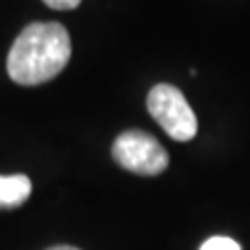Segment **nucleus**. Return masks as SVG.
Here are the masks:
<instances>
[{
  "label": "nucleus",
  "mask_w": 250,
  "mask_h": 250,
  "mask_svg": "<svg viewBox=\"0 0 250 250\" xmlns=\"http://www.w3.org/2000/svg\"><path fill=\"white\" fill-rule=\"evenodd\" d=\"M71 59V38L57 21L31 23L17 36L9 50L6 71L21 85L50 82Z\"/></svg>",
  "instance_id": "1"
},
{
  "label": "nucleus",
  "mask_w": 250,
  "mask_h": 250,
  "mask_svg": "<svg viewBox=\"0 0 250 250\" xmlns=\"http://www.w3.org/2000/svg\"><path fill=\"white\" fill-rule=\"evenodd\" d=\"M148 113L175 142H190L198 131V119L186 96L171 83L154 85L148 94Z\"/></svg>",
  "instance_id": "2"
},
{
  "label": "nucleus",
  "mask_w": 250,
  "mask_h": 250,
  "mask_svg": "<svg viewBox=\"0 0 250 250\" xmlns=\"http://www.w3.org/2000/svg\"><path fill=\"white\" fill-rule=\"evenodd\" d=\"M113 156L123 169L136 175H161L169 165V154L154 136L140 129H129L117 136Z\"/></svg>",
  "instance_id": "3"
},
{
  "label": "nucleus",
  "mask_w": 250,
  "mask_h": 250,
  "mask_svg": "<svg viewBox=\"0 0 250 250\" xmlns=\"http://www.w3.org/2000/svg\"><path fill=\"white\" fill-rule=\"evenodd\" d=\"M31 182L27 175H0V208H17L29 198Z\"/></svg>",
  "instance_id": "4"
},
{
  "label": "nucleus",
  "mask_w": 250,
  "mask_h": 250,
  "mask_svg": "<svg viewBox=\"0 0 250 250\" xmlns=\"http://www.w3.org/2000/svg\"><path fill=\"white\" fill-rule=\"evenodd\" d=\"M200 250H240V244L231 238L215 236V238H208L205 244L200 246Z\"/></svg>",
  "instance_id": "5"
},
{
  "label": "nucleus",
  "mask_w": 250,
  "mask_h": 250,
  "mask_svg": "<svg viewBox=\"0 0 250 250\" xmlns=\"http://www.w3.org/2000/svg\"><path fill=\"white\" fill-rule=\"evenodd\" d=\"M50 9H57V11H71V9H77L82 0H44Z\"/></svg>",
  "instance_id": "6"
},
{
  "label": "nucleus",
  "mask_w": 250,
  "mask_h": 250,
  "mask_svg": "<svg viewBox=\"0 0 250 250\" xmlns=\"http://www.w3.org/2000/svg\"><path fill=\"white\" fill-rule=\"evenodd\" d=\"M50 250H80V248H73V246H54Z\"/></svg>",
  "instance_id": "7"
}]
</instances>
